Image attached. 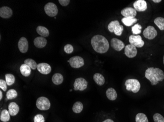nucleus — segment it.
<instances>
[{"label":"nucleus","instance_id":"15","mask_svg":"<svg viewBox=\"0 0 164 122\" xmlns=\"http://www.w3.org/2000/svg\"><path fill=\"white\" fill-rule=\"evenodd\" d=\"M37 70L42 74H48L51 71V67L47 63H39L37 66Z\"/></svg>","mask_w":164,"mask_h":122},{"label":"nucleus","instance_id":"32","mask_svg":"<svg viewBox=\"0 0 164 122\" xmlns=\"http://www.w3.org/2000/svg\"><path fill=\"white\" fill-rule=\"evenodd\" d=\"M17 92L15 90L12 89L7 92V98L8 100L15 99L17 96Z\"/></svg>","mask_w":164,"mask_h":122},{"label":"nucleus","instance_id":"2","mask_svg":"<svg viewBox=\"0 0 164 122\" xmlns=\"http://www.w3.org/2000/svg\"><path fill=\"white\" fill-rule=\"evenodd\" d=\"M145 77L150 81L152 86H154L164 80V73L160 68L149 67L146 71Z\"/></svg>","mask_w":164,"mask_h":122},{"label":"nucleus","instance_id":"13","mask_svg":"<svg viewBox=\"0 0 164 122\" xmlns=\"http://www.w3.org/2000/svg\"><path fill=\"white\" fill-rule=\"evenodd\" d=\"M121 14L124 18H135L137 15V11L132 8L128 7L121 11Z\"/></svg>","mask_w":164,"mask_h":122},{"label":"nucleus","instance_id":"28","mask_svg":"<svg viewBox=\"0 0 164 122\" xmlns=\"http://www.w3.org/2000/svg\"><path fill=\"white\" fill-rule=\"evenodd\" d=\"M155 24L161 30H164V18L163 17H157L154 21Z\"/></svg>","mask_w":164,"mask_h":122},{"label":"nucleus","instance_id":"30","mask_svg":"<svg viewBox=\"0 0 164 122\" xmlns=\"http://www.w3.org/2000/svg\"><path fill=\"white\" fill-rule=\"evenodd\" d=\"M24 64L29 66L32 70H35L36 68H37L38 64H36L35 61L32 59H27L25 60L24 61Z\"/></svg>","mask_w":164,"mask_h":122},{"label":"nucleus","instance_id":"3","mask_svg":"<svg viewBox=\"0 0 164 122\" xmlns=\"http://www.w3.org/2000/svg\"><path fill=\"white\" fill-rule=\"evenodd\" d=\"M125 86L127 90L132 91V92H138L141 88V84L138 80L135 79H130L126 81Z\"/></svg>","mask_w":164,"mask_h":122},{"label":"nucleus","instance_id":"10","mask_svg":"<svg viewBox=\"0 0 164 122\" xmlns=\"http://www.w3.org/2000/svg\"><path fill=\"white\" fill-rule=\"evenodd\" d=\"M69 64L73 68H80L84 65V60L80 56L72 57L69 60Z\"/></svg>","mask_w":164,"mask_h":122},{"label":"nucleus","instance_id":"29","mask_svg":"<svg viewBox=\"0 0 164 122\" xmlns=\"http://www.w3.org/2000/svg\"><path fill=\"white\" fill-rule=\"evenodd\" d=\"M5 80L7 82V85L9 86H11L13 85L15 83V79L13 75L12 74H7L5 75Z\"/></svg>","mask_w":164,"mask_h":122},{"label":"nucleus","instance_id":"21","mask_svg":"<svg viewBox=\"0 0 164 122\" xmlns=\"http://www.w3.org/2000/svg\"><path fill=\"white\" fill-rule=\"evenodd\" d=\"M20 70L22 75L25 77H28V76H30L32 72L31 67L25 64H22L20 66Z\"/></svg>","mask_w":164,"mask_h":122},{"label":"nucleus","instance_id":"12","mask_svg":"<svg viewBox=\"0 0 164 122\" xmlns=\"http://www.w3.org/2000/svg\"><path fill=\"white\" fill-rule=\"evenodd\" d=\"M134 9L137 11H145L147 9V3L145 0H137L133 4Z\"/></svg>","mask_w":164,"mask_h":122},{"label":"nucleus","instance_id":"7","mask_svg":"<svg viewBox=\"0 0 164 122\" xmlns=\"http://www.w3.org/2000/svg\"><path fill=\"white\" fill-rule=\"evenodd\" d=\"M129 41L131 45L136 48H142L145 45V42L140 35H130L129 38Z\"/></svg>","mask_w":164,"mask_h":122},{"label":"nucleus","instance_id":"17","mask_svg":"<svg viewBox=\"0 0 164 122\" xmlns=\"http://www.w3.org/2000/svg\"><path fill=\"white\" fill-rule=\"evenodd\" d=\"M12 13V9L9 7H3L0 8V16L2 18L5 19L10 18Z\"/></svg>","mask_w":164,"mask_h":122},{"label":"nucleus","instance_id":"1","mask_svg":"<svg viewBox=\"0 0 164 122\" xmlns=\"http://www.w3.org/2000/svg\"><path fill=\"white\" fill-rule=\"evenodd\" d=\"M91 44L93 49L99 53H105L109 49V44L107 39L103 36L96 35L91 40Z\"/></svg>","mask_w":164,"mask_h":122},{"label":"nucleus","instance_id":"8","mask_svg":"<svg viewBox=\"0 0 164 122\" xmlns=\"http://www.w3.org/2000/svg\"><path fill=\"white\" fill-rule=\"evenodd\" d=\"M88 86L87 81L83 78H78L75 80L74 83V89L75 90L83 91L87 89Z\"/></svg>","mask_w":164,"mask_h":122},{"label":"nucleus","instance_id":"11","mask_svg":"<svg viewBox=\"0 0 164 122\" xmlns=\"http://www.w3.org/2000/svg\"><path fill=\"white\" fill-rule=\"evenodd\" d=\"M124 53L126 55L128 58H134L137 54V48L131 44L125 46Z\"/></svg>","mask_w":164,"mask_h":122},{"label":"nucleus","instance_id":"31","mask_svg":"<svg viewBox=\"0 0 164 122\" xmlns=\"http://www.w3.org/2000/svg\"><path fill=\"white\" fill-rule=\"evenodd\" d=\"M136 122H149L146 115L142 113H139L136 116Z\"/></svg>","mask_w":164,"mask_h":122},{"label":"nucleus","instance_id":"6","mask_svg":"<svg viewBox=\"0 0 164 122\" xmlns=\"http://www.w3.org/2000/svg\"><path fill=\"white\" fill-rule=\"evenodd\" d=\"M44 11L50 17H55L58 13L57 5L53 3H48L44 7Z\"/></svg>","mask_w":164,"mask_h":122},{"label":"nucleus","instance_id":"18","mask_svg":"<svg viewBox=\"0 0 164 122\" xmlns=\"http://www.w3.org/2000/svg\"><path fill=\"white\" fill-rule=\"evenodd\" d=\"M34 43L36 48H42L46 45L47 40L45 38L43 37H38L35 39Z\"/></svg>","mask_w":164,"mask_h":122},{"label":"nucleus","instance_id":"36","mask_svg":"<svg viewBox=\"0 0 164 122\" xmlns=\"http://www.w3.org/2000/svg\"><path fill=\"white\" fill-rule=\"evenodd\" d=\"M34 122H45V119L42 114H37L35 116Z\"/></svg>","mask_w":164,"mask_h":122},{"label":"nucleus","instance_id":"16","mask_svg":"<svg viewBox=\"0 0 164 122\" xmlns=\"http://www.w3.org/2000/svg\"><path fill=\"white\" fill-rule=\"evenodd\" d=\"M18 46L20 52H21L23 53L27 52L28 48V42L27 39L24 37L20 39L19 41L18 42Z\"/></svg>","mask_w":164,"mask_h":122},{"label":"nucleus","instance_id":"14","mask_svg":"<svg viewBox=\"0 0 164 122\" xmlns=\"http://www.w3.org/2000/svg\"><path fill=\"white\" fill-rule=\"evenodd\" d=\"M111 45L112 47L115 49V50L120 52L122 50L123 48H125V45L124 42H123L121 40H119L118 39L112 38L111 41Z\"/></svg>","mask_w":164,"mask_h":122},{"label":"nucleus","instance_id":"25","mask_svg":"<svg viewBox=\"0 0 164 122\" xmlns=\"http://www.w3.org/2000/svg\"><path fill=\"white\" fill-rule=\"evenodd\" d=\"M138 20L135 18H123L122 19V22L127 27H130L136 23Z\"/></svg>","mask_w":164,"mask_h":122},{"label":"nucleus","instance_id":"26","mask_svg":"<svg viewBox=\"0 0 164 122\" xmlns=\"http://www.w3.org/2000/svg\"><path fill=\"white\" fill-rule=\"evenodd\" d=\"M10 114L8 111L4 109L2 111L0 115V120L3 122H8L10 120Z\"/></svg>","mask_w":164,"mask_h":122},{"label":"nucleus","instance_id":"20","mask_svg":"<svg viewBox=\"0 0 164 122\" xmlns=\"http://www.w3.org/2000/svg\"><path fill=\"white\" fill-rule=\"evenodd\" d=\"M106 96L107 97L108 99L111 101L115 100L118 97L117 93L115 89L112 87L109 88L106 91Z\"/></svg>","mask_w":164,"mask_h":122},{"label":"nucleus","instance_id":"34","mask_svg":"<svg viewBox=\"0 0 164 122\" xmlns=\"http://www.w3.org/2000/svg\"><path fill=\"white\" fill-rule=\"evenodd\" d=\"M153 120L155 122H164V117L159 113H155L154 115Z\"/></svg>","mask_w":164,"mask_h":122},{"label":"nucleus","instance_id":"39","mask_svg":"<svg viewBox=\"0 0 164 122\" xmlns=\"http://www.w3.org/2000/svg\"><path fill=\"white\" fill-rule=\"evenodd\" d=\"M114 122V121H112V120L110 119H108L105 120V121H104L103 122Z\"/></svg>","mask_w":164,"mask_h":122},{"label":"nucleus","instance_id":"38","mask_svg":"<svg viewBox=\"0 0 164 122\" xmlns=\"http://www.w3.org/2000/svg\"><path fill=\"white\" fill-rule=\"evenodd\" d=\"M69 0H59V2L62 6H67L70 3Z\"/></svg>","mask_w":164,"mask_h":122},{"label":"nucleus","instance_id":"22","mask_svg":"<svg viewBox=\"0 0 164 122\" xmlns=\"http://www.w3.org/2000/svg\"><path fill=\"white\" fill-rule=\"evenodd\" d=\"M93 80L95 81L96 84L100 86H102L105 83V80L104 77L100 73H95L93 75Z\"/></svg>","mask_w":164,"mask_h":122},{"label":"nucleus","instance_id":"41","mask_svg":"<svg viewBox=\"0 0 164 122\" xmlns=\"http://www.w3.org/2000/svg\"><path fill=\"white\" fill-rule=\"evenodd\" d=\"M2 98H3V93H2V92L1 90L0 91V100H1L2 99Z\"/></svg>","mask_w":164,"mask_h":122},{"label":"nucleus","instance_id":"27","mask_svg":"<svg viewBox=\"0 0 164 122\" xmlns=\"http://www.w3.org/2000/svg\"><path fill=\"white\" fill-rule=\"evenodd\" d=\"M83 109V105L80 102H77L73 105L72 110L74 112L80 113Z\"/></svg>","mask_w":164,"mask_h":122},{"label":"nucleus","instance_id":"19","mask_svg":"<svg viewBox=\"0 0 164 122\" xmlns=\"http://www.w3.org/2000/svg\"><path fill=\"white\" fill-rule=\"evenodd\" d=\"M19 111V107L16 103L12 102L8 105V112L11 116H15Z\"/></svg>","mask_w":164,"mask_h":122},{"label":"nucleus","instance_id":"35","mask_svg":"<svg viewBox=\"0 0 164 122\" xmlns=\"http://www.w3.org/2000/svg\"><path fill=\"white\" fill-rule=\"evenodd\" d=\"M74 50L73 46L70 44H67L64 47V51L67 54H71Z\"/></svg>","mask_w":164,"mask_h":122},{"label":"nucleus","instance_id":"9","mask_svg":"<svg viewBox=\"0 0 164 122\" xmlns=\"http://www.w3.org/2000/svg\"><path fill=\"white\" fill-rule=\"evenodd\" d=\"M143 35L149 40H153L157 35V31L152 26H148L143 32Z\"/></svg>","mask_w":164,"mask_h":122},{"label":"nucleus","instance_id":"40","mask_svg":"<svg viewBox=\"0 0 164 122\" xmlns=\"http://www.w3.org/2000/svg\"><path fill=\"white\" fill-rule=\"evenodd\" d=\"M161 0H153V2L155 3H159L161 2Z\"/></svg>","mask_w":164,"mask_h":122},{"label":"nucleus","instance_id":"4","mask_svg":"<svg viewBox=\"0 0 164 122\" xmlns=\"http://www.w3.org/2000/svg\"><path fill=\"white\" fill-rule=\"evenodd\" d=\"M108 28L110 32H114L117 36H121L123 31V27L120 25L119 22L117 20L112 21L108 26Z\"/></svg>","mask_w":164,"mask_h":122},{"label":"nucleus","instance_id":"24","mask_svg":"<svg viewBox=\"0 0 164 122\" xmlns=\"http://www.w3.org/2000/svg\"><path fill=\"white\" fill-rule=\"evenodd\" d=\"M36 31L38 34L43 37H47L49 35V31L48 29L42 26H38L36 28Z\"/></svg>","mask_w":164,"mask_h":122},{"label":"nucleus","instance_id":"33","mask_svg":"<svg viewBox=\"0 0 164 122\" xmlns=\"http://www.w3.org/2000/svg\"><path fill=\"white\" fill-rule=\"evenodd\" d=\"M142 26L139 23H137L132 27V31L134 35H138L141 33L142 31Z\"/></svg>","mask_w":164,"mask_h":122},{"label":"nucleus","instance_id":"42","mask_svg":"<svg viewBox=\"0 0 164 122\" xmlns=\"http://www.w3.org/2000/svg\"><path fill=\"white\" fill-rule=\"evenodd\" d=\"M163 64H164V56H163Z\"/></svg>","mask_w":164,"mask_h":122},{"label":"nucleus","instance_id":"5","mask_svg":"<svg viewBox=\"0 0 164 122\" xmlns=\"http://www.w3.org/2000/svg\"><path fill=\"white\" fill-rule=\"evenodd\" d=\"M36 105L39 110L47 111L50 108V102L46 97H40L36 100Z\"/></svg>","mask_w":164,"mask_h":122},{"label":"nucleus","instance_id":"23","mask_svg":"<svg viewBox=\"0 0 164 122\" xmlns=\"http://www.w3.org/2000/svg\"><path fill=\"white\" fill-rule=\"evenodd\" d=\"M52 80L55 85H61L63 82V77L60 73H56L52 77Z\"/></svg>","mask_w":164,"mask_h":122},{"label":"nucleus","instance_id":"37","mask_svg":"<svg viewBox=\"0 0 164 122\" xmlns=\"http://www.w3.org/2000/svg\"><path fill=\"white\" fill-rule=\"evenodd\" d=\"M7 83L6 81L1 79L0 80V88L3 89V91H6L7 89Z\"/></svg>","mask_w":164,"mask_h":122}]
</instances>
